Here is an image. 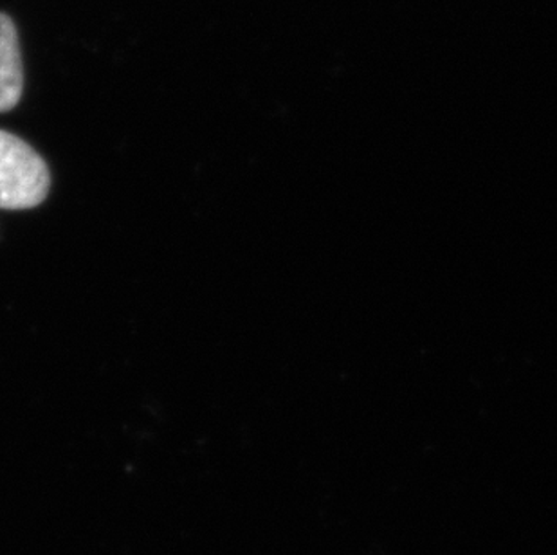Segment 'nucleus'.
<instances>
[{
    "label": "nucleus",
    "mask_w": 557,
    "mask_h": 555,
    "mask_svg": "<svg viewBox=\"0 0 557 555\" xmlns=\"http://www.w3.org/2000/svg\"><path fill=\"white\" fill-rule=\"evenodd\" d=\"M49 192V170L27 143L0 131V208L27 210Z\"/></svg>",
    "instance_id": "1"
},
{
    "label": "nucleus",
    "mask_w": 557,
    "mask_h": 555,
    "mask_svg": "<svg viewBox=\"0 0 557 555\" xmlns=\"http://www.w3.org/2000/svg\"><path fill=\"white\" fill-rule=\"evenodd\" d=\"M24 89L21 44L10 16L0 13V112L18 103Z\"/></svg>",
    "instance_id": "2"
}]
</instances>
